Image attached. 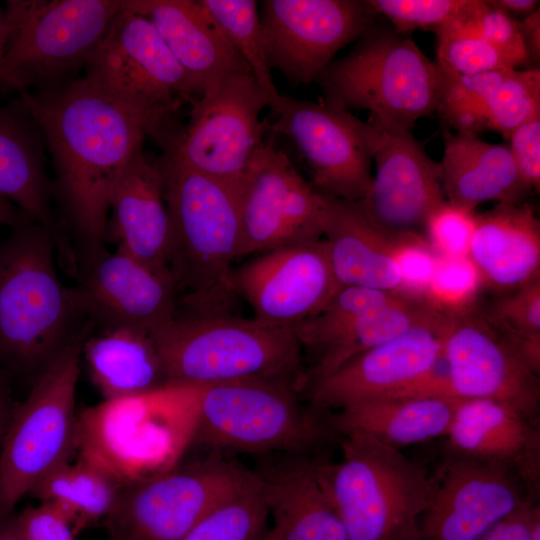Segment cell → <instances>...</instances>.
<instances>
[{"mask_svg": "<svg viewBox=\"0 0 540 540\" xmlns=\"http://www.w3.org/2000/svg\"><path fill=\"white\" fill-rule=\"evenodd\" d=\"M19 100L49 145L56 191L84 262L105 249L112 191L142 150L145 130L85 78L21 92Z\"/></svg>", "mask_w": 540, "mask_h": 540, "instance_id": "obj_1", "label": "cell"}, {"mask_svg": "<svg viewBox=\"0 0 540 540\" xmlns=\"http://www.w3.org/2000/svg\"><path fill=\"white\" fill-rule=\"evenodd\" d=\"M171 231L168 267L178 307L231 312L233 263L241 257L239 187L164 156L157 161Z\"/></svg>", "mask_w": 540, "mask_h": 540, "instance_id": "obj_2", "label": "cell"}, {"mask_svg": "<svg viewBox=\"0 0 540 540\" xmlns=\"http://www.w3.org/2000/svg\"><path fill=\"white\" fill-rule=\"evenodd\" d=\"M55 257L50 232L28 217L0 243V360L37 376L89 320Z\"/></svg>", "mask_w": 540, "mask_h": 540, "instance_id": "obj_3", "label": "cell"}, {"mask_svg": "<svg viewBox=\"0 0 540 540\" xmlns=\"http://www.w3.org/2000/svg\"><path fill=\"white\" fill-rule=\"evenodd\" d=\"M169 385L277 380L304 390L306 368L290 327L232 312L178 311L152 334Z\"/></svg>", "mask_w": 540, "mask_h": 540, "instance_id": "obj_4", "label": "cell"}, {"mask_svg": "<svg viewBox=\"0 0 540 540\" xmlns=\"http://www.w3.org/2000/svg\"><path fill=\"white\" fill-rule=\"evenodd\" d=\"M341 458L318 470L350 540H419L435 476L399 449L343 435Z\"/></svg>", "mask_w": 540, "mask_h": 540, "instance_id": "obj_5", "label": "cell"}, {"mask_svg": "<svg viewBox=\"0 0 540 540\" xmlns=\"http://www.w3.org/2000/svg\"><path fill=\"white\" fill-rule=\"evenodd\" d=\"M85 67L84 78L137 119L164 150L181 128L180 108L193 105L203 92L152 24L122 1Z\"/></svg>", "mask_w": 540, "mask_h": 540, "instance_id": "obj_6", "label": "cell"}, {"mask_svg": "<svg viewBox=\"0 0 540 540\" xmlns=\"http://www.w3.org/2000/svg\"><path fill=\"white\" fill-rule=\"evenodd\" d=\"M315 82L332 107L366 110L371 119L411 129L437 112L445 73L408 35L376 22Z\"/></svg>", "mask_w": 540, "mask_h": 540, "instance_id": "obj_7", "label": "cell"}, {"mask_svg": "<svg viewBox=\"0 0 540 540\" xmlns=\"http://www.w3.org/2000/svg\"><path fill=\"white\" fill-rule=\"evenodd\" d=\"M192 386V437L215 453H307L332 431L324 412L305 406L296 384L236 380Z\"/></svg>", "mask_w": 540, "mask_h": 540, "instance_id": "obj_8", "label": "cell"}, {"mask_svg": "<svg viewBox=\"0 0 540 540\" xmlns=\"http://www.w3.org/2000/svg\"><path fill=\"white\" fill-rule=\"evenodd\" d=\"M94 324L80 332L36 377L12 411L0 451V520L76 450V387L82 347Z\"/></svg>", "mask_w": 540, "mask_h": 540, "instance_id": "obj_9", "label": "cell"}, {"mask_svg": "<svg viewBox=\"0 0 540 540\" xmlns=\"http://www.w3.org/2000/svg\"><path fill=\"white\" fill-rule=\"evenodd\" d=\"M121 8L119 0H8L0 90L64 83L85 66Z\"/></svg>", "mask_w": 540, "mask_h": 540, "instance_id": "obj_10", "label": "cell"}, {"mask_svg": "<svg viewBox=\"0 0 540 540\" xmlns=\"http://www.w3.org/2000/svg\"><path fill=\"white\" fill-rule=\"evenodd\" d=\"M255 473L219 453L121 485L104 518L110 540H182L209 512L245 489Z\"/></svg>", "mask_w": 540, "mask_h": 540, "instance_id": "obj_11", "label": "cell"}, {"mask_svg": "<svg viewBox=\"0 0 540 540\" xmlns=\"http://www.w3.org/2000/svg\"><path fill=\"white\" fill-rule=\"evenodd\" d=\"M185 385L103 400L78 414L76 449L85 459L111 474L121 485L169 470L181 448L164 418L188 399Z\"/></svg>", "mask_w": 540, "mask_h": 540, "instance_id": "obj_12", "label": "cell"}, {"mask_svg": "<svg viewBox=\"0 0 540 540\" xmlns=\"http://www.w3.org/2000/svg\"><path fill=\"white\" fill-rule=\"evenodd\" d=\"M446 321L447 314L438 311L310 382L304 389L310 405L339 411L378 399L437 395Z\"/></svg>", "mask_w": 540, "mask_h": 540, "instance_id": "obj_13", "label": "cell"}, {"mask_svg": "<svg viewBox=\"0 0 540 540\" xmlns=\"http://www.w3.org/2000/svg\"><path fill=\"white\" fill-rule=\"evenodd\" d=\"M268 101L248 72L223 76L204 86L162 156L240 187L246 168L263 142L259 115Z\"/></svg>", "mask_w": 540, "mask_h": 540, "instance_id": "obj_14", "label": "cell"}, {"mask_svg": "<svg viewBox=\"0 0 540 540\" xmlns=\"http://www.w3.org/2000/svg\"><path fill=\"white\" fill-rule=\"evenodd\" d=\"M271 111L277 119L266 127L295 143L315 189L346 201H361L366 196L377 140L373 123L325 102L284 95Z\"/></svg>", "mask_w": 540, "mask_h": 540, "instance_id": "obj_15", "label": "cell"}, {"mask_svg": "<svg viewBox=\"0 0 540 540\" xmlns=\"http://www.w3.org/2000/svg\"><path fill=\"white\" fill-rule=\"evenodd\" d=\"M241 257L323 237L325 195L272 141L253 154L239 187Z\"/></svg>", "mask_w": 540, "mask_h": 540, "instance_id": "obj_16", "label": "cell"}, {"mask_svg": "<svg viewBox=\"0 0 540 540\" xmlns=\"http://www.w3.org/2000/svg\"><path fill=\"white\" fill-rule=\"evenodd\" d=\"M260 23L269 65L293 84H310L378 15L367 0H263Z\"/></svg>", "mask_w": 540, "mask_h": 540, "instance_id": "obj_17", "label": "cell"}, {"mask_svg": "<svg viewBox=\"0 0 540 540\" xmlns=\"http://www.w3.org/2000/svg\"><path fill=\"white\" fill-rule=\"evenodd\" d=\"M446 393L490 399L536 420L540 381L511 344L475 307L447 314L443 339Z\"/></svg>", "mask_w": 540, "mask_h": 540, "instance_id": "obj_18", "label": "cell"}, {"mask_svg": "<svg viewBox=\"0 0 540 540\" xmlns=\"http://www.w3.org/2000/svg\"><path fill=\"white\" fill-rule=\"evenodd\" d=\"M233 280L255 318L290 328L318 312L339 288L323 237L256 255L234 269Z\"/></svg>", "mask_w": 540, "mask_h": 540, "instance_id": "obj_19", "label": "cell"}, {"mask_svg": "<svg viewBox=\"0 0 540 540\" xmlns=\"http://www.w3.org/2000/svg\"><path fill=\"white\" fill-rule=\"evenodd\" d=\"M434 476L419 540H479L527 500L521 480L501 465L451 455Z\"/></svg>", "mask_w": 540, "mask_h": 540, "instance_id": "obj_20", "label": "cell"}, {"mask_svg": "<svg viewBox=\"0 0 540 540\" xmlns=\"http://www.w3.org/2000/svg\"><path fill=\"white\" fill-rule=\"evenodd\" d=\"M82 263L76 289L94 325L133 327L152 336L175 317L178 294L171 275L118 249H104Z\"/></svg>", "mask_w": 540, "mask_h": 540, "instance_id": "obj_21", "label": "cell"}, {"mask_svg": "<svg viewBox=\"0 0 540 540\" xmlns=\"http://www.w3.org/2000/svg\"><path fill=\"white\" fill-rule=\"evenodd\" d=\"M377 128L375 175L360 201L369 216L391 231H415L446 199L440 164L411 129L369 118Z\"/></svg>", "mask_w": 540, "mask_h": 540, "instance_id": "obj_22", "label": "cell"}, {"mask_svg": "<svg viewBox=\"0 0 540 540\" xmlns=\"http://www.w3.org/2000/svg\"><path fill=\"white\" fill-rule=\"evenodd\" d=\"M253 470L277 540H350L318 470L308 455L276 454Z\"/></svg>", "mask_w": 540, "mask_h": 540, "instance_id": "obj_23", "label": "cell"}, {"mask_svg": "<svg viewBox=\"0 0 540 540\" xmlns=\"http://www.w3.org/2000/svg\"><path fill=\"white\" fill-rule=\"evenodd\" d=\"M453 456L504 466L525 485L539 482L536 420L490 399H463L446 436Z\"/></svg>", "mask_w": 540, "mask_h": 540, "instance_id": "obj_24", "label": "cell"}, {"mask_svg": "<svg viewBox=\"0 0 540 540\" xmlns=\"http://www.w3.org/2000/svg\"><path fill=\"white\" fill-rule=\"evenodd\" d=\"M325 199L323 239L339 287L359 286L403 294L396 250L404 231L380 226L360 201L327 195Z\"/></svg>", "mask_w": 540, "mask_h": 540, "instance_id": "obj_25", "label": "cell"}, {"mask_svg": "<svg viewBox=\"0 0 540 540\" xmlns=\"http://www.w3.org/2000/svg\"><path fill=\"white\" fill-rule=\"evenodd\" d=\"M106 240L117 249L169 274L170 221L157 162L140 150L132 158L110 198ZM172 276V275H171Z\"/></svg>", "mask_w": 540, "mask_h": 540, "instance_id": "obj_26", "label": "cell"}, {"mask_svg": "<svg viewBox=\"0 0 540 540\" xmlns=\"http://www.w3.org/2000/svg\"><path fill=\"white\" fill-rule=\"evenodd\" d=\"M36 128L22 109L19 112L0 108V196L50 232L57 259L67 273L75 275L77 254L51 208V190Z\"/></svg>", "mask_w": 540, "mask_h": 540, "instance_id": "obj_27", "label": "cell"}, {"mask_svg": "<svg viewBox=\"0 0 540 540\" xmlns=\"http://www.w3.org/2000/svg\"><path fill=\"white\" fill-rule=\"evenodd\" d=\"M122 4L152 24L202 90L228 74L251 73L198 0H124Z\"/></svg>", "mask_w": 540, "mask_h": 540, "instance_id": "obj_28", "label": "cell"}, {"mask_svg": "<svg viewBox=\"0 0 540 540\" xmlns=\"http://www.w3.org/2000/svg\"><path fill=\"white\" fill-rule=\"evenodd\" d=\"M468 256L483 283L510 292L540 277V222L523 201L477 214Z\"/></svg>", "mask_w": 540, "mask_h": 540, "instance_id": "obj_29", "label": "cell"}, {"mask_svg": "<svg viewBox=\"0 0 540 540\" xmlns=\"http://www.w3.org/2000/svg\"><path fill=\"white\" fill-rule=\"evenodd\" d=\"M439 164L446 201L470 210L486 201L520 202L531 190L507 146L474 134L445 132Z\"/></svg>", "mask_w": 540, "mask_h": 540, "instance_id": "obj_30", "label": "cell"}, {"mask_svg": "<svg viewBox=\"0 0 540 540\" xmlns=\"http://www.w3.org/2000/svg\"><path fill=\"white\" fill-rule=\"evenodd\" d=\"M461 400L440 395L378 399L339 410L328 420L332 431L360 434L400 450L446 437Z\"/></svg>", "mask_w": 540, "mask_h": 540, "instance_id": "obj_31", "label": "cell"}, {"mask_svg": "<svg viewBox=\"0 0 540 540\" xmlns=\"http://www.w3.org/2000/svg\"><path fill=\"white\" fill-rule=\"evenodd\" d=\"M82 355L104 400L146 394L169 385L155 342L141 329L101 328L86 338Z\"/></svg>", "mask_w": 540, "mask_h": 540, "instance_id": "obj_32", "label": "cell"}, {"mask_svg": "<svg viewBox=\"0 0 540 540\" xmlns=\"http://www.w3.org/2000/svg\"><path fill=\"white\" fill-rule=\"evenodd\" d=\"M436 312L438 310L424 298L403 296L390 305L357 318L304 354L309 360L305 387L353 357L406 332Z\"/></svg>", "mask_w": 540, "mask_h": 540, "instance_id": "obj_33", "label": "cell"}, {"mask_svg": "<svg viewBox=\"0 0 540 540\" xmlns=\"http://www.w3.org/2000/svg\"><path fill=\"white\" fill-rule=\"evenodd\" d=\"M120 487L121 484L106 470L79 458L51 471L29 494L61 508L79 531L88 523L108 515Z\"/></svg>", "mask_w": 540, "mask_h": 540, "instance_id": "obj_34", "label": "cell"}, {"mask_svg": "<svg viewBox=\"0 0 540 540\" xmlns=\"http://www.w3.org/2000/svg\"><path fill=\"white\" fill-rule=\"evenodd\" d=\"M249 67L272 109L281 97L268 62L258 2L254 0H198Z\"/></svg>", "mask_w": 540, "mask_h": 540, "instance_id": "obj_35", "label": "cell"}, {"mask_svg": "<svg viewBox=\"0 0 540 540\" xmlns=\"http://www.w3.org/2000/svg\"><path fill=\"white\" fill-rule=\"evenodd\" d=\"M540 116V69L502 70L484 95L476 115L477 130L506 137L523 122Z\"/></svg>", "mask_w": 540, "mask_h": 540, "instance_id": "obj_36", "label": "cell"}, {"mask_svg": "<svg viewBox=\"0 0 540 540\" xmlns=\"http://www.w3.org/2000/svg\"><path fill=\"white\" fill-rule=\"evenodd\" d=\"M487 318L526 364L540 374V277L497 299Z\"/></svg>", "mask_w": 540, "mask_h": 540, "instance_id": "obj_37", "label": "cell"}, {"mask_svg": "<svg viewBox=\"0 0 540 540\" xmlns=\"http://www.w3.org/2000/svg\"><path fill=\"white\" fill-rule=\"evenodd\" d=\"M268 506L258 477L202 518L182 540H257L268 528Z\"/></svg>", "mask_w": 540, "mask_h": 540, "instance_id": "obj_38", "label": "cell"}, {"mask_svg": "<svg viewBox=\"0 0 540 540\" xmlns=\"http://www.w3.org/2000/svg\"><path fill=\"white\" fill-rule=\"evenodd\" d=\"M436 63L446 73L470 76L513 69L505 58L461 19L435 31Z\"/></svg>", "mask_w": 540, "mask_h": 540, "instance_id": "obj_39", "label": "cell"}, {"mask_svg": "<svg viewBox=\"0 0 540 540\" xmlns=\"http://www.w3.org/2000/svg\"><path fill=\"white\" fill-rule=\"evenodd\" d=\"M483 284L469 256H439L437 268L423 298L438 311L453 314L473 307Z\"/></svg>", "mask_w": 540, "mask_h": 540, "instance_id": "obj_40", "label": "cell"}, {"mask_svg": "<svg viewBox=\"0 0 540 540\" xmlns=\"http://www.w3.org/2000/svg\"><path fill=\"white\" fill-rule=\"evenodd\" d=\"M378 16H383L397 32L406 34L432 30L464 17L473 0H367Z\"/></svg>", "mask_w": 540, "mask_h": 540, "instance_id": "obj_41", "label": "cell"}, {"mask_svg": "<svg viewBox=\"0 0 540 540\" xmlns=\"http://www.w3.org/2000/svg\"><path fill=\"white\" fill-rule=\"evenodd\" d=\"M461 20L490 43L513 69L527 65L520 24L515 17L498 9L489 0H474Z\"/></svg>", "mask_w": 540, "mask_h": 540, "instance_id": "obj_42", "label": "cell"}, {"mask_svg": "<svg viewBox=\"0 0 540 540\" xmlns=\"http://www.w3.org/2000/svg\"><path fill=\"white\" fill-rule=\"evenodd\" d=\"M476 215L475 210L445 200L427 217L425 238L439 256H468Z\"/></svg>", "mask_w": 540, "mask_h": 540, "instance_id": "obj_43", "label": "cell"}, {"mask_svg": "<svg viewBox=\"0 0 540 540\" xmlns=\"http://www.w3.org/2000/svg\"><path fill=\"white\" fill-rule=\"evenodd\" d=\"M439 255L416 231H404L396 250V266L406 296L423 298L437 268Z\"/></svg>", "mask_w": 540, "mask_h": 540, "instance_id": "obj_44", "label": "cell"}, {"mask_svg": "<svg viewBox=\"0 0 540 540\" xmlns=\"http://www.w3.org/2000/svg\"><path fill=\"white\" fill-rule=\"evenodd\" d=\"M15 521L24 540H76L78 532L72 518L50 502L25 508Z\"/></svg>", "mask_w": 540, "mask_h": 540, "instance_id": "obj_45", "label": "cell"}, {"mask_svg": "<svg viewBox=\"0 0 540 540\" xmlns=\"http://www.w3.org/2000/svg\"><path fill=\"white\" fill-rule=\"evenodd\" d=\"M517 170L530 189H540V116L515 127L506 137Z\"/></svg>", "mask_w": 540, "mask_h": 540, "instance_id": "obj_46", "label": "cell"}, {"mask_svg": "<svg viewBox=\"0 0 540 540\" xmlns=\"http://www.w3.org/2000/svg\"><path fill=\"white\" fill-rule=\"evenodd\" d=\"M479 540H540L539 506L527 500Z\"/></svg>", "mask_w": 540, "mask_h": 540, "instance_id": "obj_47", "label": "cell"}, {"mask_svg": "<svg viewBox=\"0 0 540 540\" xmlns=\"http://www.w3.org/2000/svg\"><path fill=\"white\" fill-rule=\"evenodd\" d=\"M520 29L527 53L530 68H538L536 64L540 59V11L539 8L519 20ZM527 63V64H528Z\"/></svg>", "mask_w": 540, "mask_h": 540, "instance_id": "obj_48", "label": "cell"}, {"mask_svg": "<svg viewBox=\"0 0 540 540\" xmlns=\"http://www.w3.org/2000/svg\"><path fill=\"white\" fill-rule=\"evenodd\" d=\"M498 9L514 17L516 15L528 16L539 8L536 0H489Z\"/></svg>", "mask_w": 540, "mask_h": 540, "instance_id": "obj_49", "label": "cell"}, {"mask_svg": "<svg viewBox=\"0 0 540 540\" xmlns=\"http://www.w3.org/2000/svg\"><path fill=\"white\" fill-rule=\"evenodd\" d=\"M12 411L7 386L0 372V451Z\"/></svg>", "mask_w": 540, "mask_h": 540, "instance_id": "obj_50", "label": "cell"}, {"mask_svg": "<svg viewBox=\"0 0 540 540\" xmlns=\"http://www.w3.org/2000/svg\"><path fill=\"white\" fill-rule=\"evenodd\" d=\"M26 217L12 202L0 196V225H11L14 227Z\"/></svg>", "mask_w": 540, "mask_h": 540, "instance_id": "obj_51", "label": "cell"}, {"mask_svg": "<svg viewBox=\"0 0 540 540\" xmlns=\"http://www.w3.org/2000/svg\"><path fill=\"white\" fill-rule=\"evenodd\" d=\"M0 540H24L17 527L14 514L0 520Z\"/></svg>", "mask_w": 540, "mask_h": 540, "instance_id": "obj_52", "label": "cell"}, {"mask_svg": "<svg viewBox=\"0 0 540 540\" xmlns=\"http://www.w3.org/2000/svg\"><path fill=\"white\" fill-rule=\"evenodd\" d=\"M8 36V25L5 12L0 9V59L2 57Z\"/></svg>", "mask_w": 540, "mask_h": 540, "instance_id": "obj_53", "label": "cell"}, {"mask_svg": "<svg viewBox=\"0 0 540 540\" xmlns=\"http://www.w3.org/2000/svg\"><path fill=\"white\" fill-rule=\"evenodd\" d=\"M257 540H277L272 528L267 529Z\"/></svg>", "mask_w": 540, "mask_h": 540, "instance_id": "obj_54", "label": "cell"}]
</instances>
